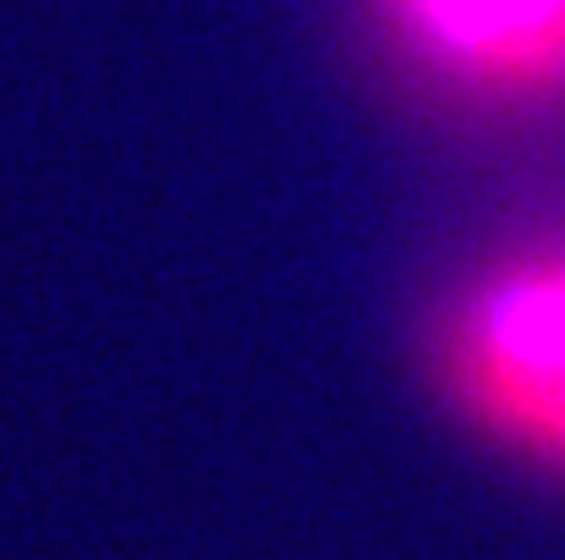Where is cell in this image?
I'll use <instances>...</instances> for the list:
<instances>
[{"label": "cell", "mask_w": 565, "mask_h": 560, "mask_svg": "<svg viewBox=\"0 0 565 560\" xmlns=\"http://www.w3.org/2000/svg\"><path fill=\"white\" fill-rule=\"evenodd\" d=\"M428 373L483 445L565 484V231L478 264L450 292Z\"/></svg>", "instance_id": "6da1fadb"}, {"label": "cell", "mask_w": 565, "mask_h": 560, "mask_svg": "<svg viewBox=\"0 0 565 560\" xmlns=\"http://www.w3.org/2000/svg\"><path fill=\"white\" fill-rule=\"evenodd\" d=\"M384 44L478 110L565 105V0H369Z\"/></svg>", "instance_id": "7a4b0ae2"}]
</instances>
